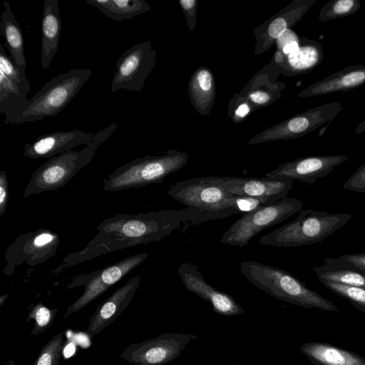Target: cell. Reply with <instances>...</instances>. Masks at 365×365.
Instances as JSON below:
<instances>
[{
	"label": "cell",
	"instance_id": "cell-28",
	"mask_svg": "<svg viewBox=\"0 0 365 365\" xmlns=\"http://www.w3.org/2000/svg\"><path fill=\"white\" fill-rule=\"evenodd\" d=\"M85 2L117 21L130 19L151 9L144 0H85Z\"/></svg>",
	"mask_w": 365,
	"mask_h": 365
},
{
	"label": "cell",
	"instance_id": "cell-40",
	"mask_svg": "<svg viewBox=\"0 0 365 365\" xmlns=\"http://www.w3.org/2000/svg\"><path fill=\"white\" fill-rule=\"evenodd\" d=\"M9 199L8 180L6 171L0 172V217H2L6 209Z\"/></svg>",
	"mask_w": 365,
	"mask_h": 365
},
{
	"label": "cell",
	"instance_id": "cell-31",
	"mask_svg": "<svg viewBox=\"0 0 365 365\" xmlns=\"http://www.w3.org/2000/svg\"><path fill=\"white\" fill-rule=\"evenodd\" d=\"M333 293L349 301L355 308L365 314V288L333 282H323Z\"/></svg>",
	"mask_w": 365,
	"mask_h": 365
},
{
	"label": "cell",
	"instance_id": "cell-29",
	"mask_svg": "<svg viewBox=\"0 0 365 365\" xmlns=\"http://www.w3.org/2000/svg\"><path fill=\"white\" fill-rule=\"evenodd\" d=\"M361 8L359 0H331L320 9L318 21L325 22L352 15Z\"/></svg>",
	"mask_w": 365,
	"mask_h": 365
},
{
	"label": "cell",
	"instance_id": "cell-43",
	"mask_svg": "<svg viewBox=\"0 0 365 365\" xmlns=\"http://www.w3.org/2000/svg\"><path fill=\"white\" fill-rule=\"evenodd\" d=\"M74 351H75V347L73 346V344H69V349H67V347H66V349H64V353H65L66 357H68V356H71V355H73Z\"/></svg>",
	"mask_w": 365,
	"mask_h": 365
},
{
	"label": "cell",
	"instance_id": "cell-27",
	"mask_svg": "<svg viewBox=\"0 0 365 365\" xmlns=\"http://www.w3.org/2000/svg\"><path fill=\"white\" fill-rule=\"evenodd\" d=\"M4 9L0 19V33L5 40V48L10 53L13 61L21 67H26L24 50V36L21 28L15 19L11 6L4 1Z\"/></svg>",
	"mask_w": 365,
	"mask_h": 365
},
{
	"label": "cell",
	"instance_id": "cell-16",
	"mask_svg": "<svg viewBox=\"0 0 365 365\" xmlns=\"http://www.w3.org/2000/svg\"><path fill=\"white\" fill-rule=\"evenodd\" d=\"M294 180L286 176L264 178L225 177L226 190L234 195L252 197L272 203L287 197Z\"/></svg>",
	"mask_w": 365,
	"mask_h": 365
},
{
	"label": "cell",
	"instance_id": "cell-8",
	"mask_svg": "<svg viewBox=\"0 0 365 365\" xmlns=\"http://www.w3.org/2000/svg\"><path fill=\"white\" fill-rule=\"evenodd\" d=\"M148 253L136 254L104 268L75 276L66 289L85 285L82 295L72 303L63 316L65 319L81 310L119 282L133 269L143 263Z\"/></svg>",
	"mask_w": 365,
	"mask_h": 365
},
{
	"label": "cell",
	"instance_id": "cell-34",
	"mask_svg": "<svg viewBox=\"0 0 365 365\" xmlns=\"http://www.w3.org/2000/svg\"><path fill=\"white\" fill-rule=\"evenodd\" d=\"M268 204L270 203L259 198L230 194L224 200L222 206L232 207L239 212L246 213Z\"/></svg>",
	"mask_w": 365,
	"mask_h": 365
},
{
	"label": "cell",
	"instance_id": "cell-20",
	"mask_svg": "<svg viewBox=\"0 0 365 365\" xmlns=\"http://www.w3.org/2000/svg\"><path fill=\"white\" fill-rule=\"evenodd\" d=\"M280 74L270 62L259 71L241 91L254 109L267 106L281 98L286 84L277 81Z\"/></svg>",
	"mask_w": 365,
	"mask_h": 365
},
{
	"label": "cell",
	"instance_id": "cell-6",
	"mask_svg": "<svg viewBox=\"0 0 365 365\" xmlns=\"http://www.w3.org/2000/svg\"><path fill=\"white\" fill-rule=\"evenodd\" d=\"M189 155L169 150L160 155H146L126 163L103 180V189L117 192L161 183L169 175L181 169Z\"/></svg>",
	"mask_w": 365,
	"mask_h": 365
},
{
	"label": "cell",
	"instance_id": "cell-41",
	"mask_svg": "<svg viewBox=\"0 0 365 365\" xmlns=\"http://www.w3.org/2000/svg\"><path fill=\"white\" fill-rule=\"evenodd\" d=\"M339 256L350 261L361 272L365 273V252L355 254H344Z\"/></svg>",
	"mask_w": 365,
	"mask_h": 365
},
{
	"label": "cell",
	"instance_id": "cell-13",
	"mask_svg": "<svg viewBox=\"0 0 365 365\" xmlns=\"http://www.w3.org/2000/svg\"><path fill=\"white\" fill-rule=\"evenodd\" d=\"M197 336L190 334L164 333L129 345L120 358L135 365H163L177 358Z\"/></svg>",
	"mask_w": 365,
	"mask_h": 365
},
{
	"label": "cell",
	"instance_id": "cell-4",
	"mask_svg": "<svg viewBox=\"0 0 365 365\" xmlns=\"http://www.w3.org/2000/svg\"><path fill=\"white\" fill-rule=\"evenodd\" d=\"M117 126L114 122L95 133L92 140L79 151H67L48 159L32 174L23 196L28 197L64 186L91 161L97 148L109 138Z\"/></svg>",
	"mask_w": 365,
	"mask_h": 365
},
{
	"label": "cell",
	"instance_id": "cell-5",
	"mask_svg": "<svg viewBox=\"0 0 365 365\" xmlns=\"http://www.w3.org/2000/svg\"><path fill=\"white\" fill-rule=\"evenodd\" d=\"M352 215L329 213L313 209L302 210L292 222L262 236L264 245L294 247L319 242L344 227Z\"/></svg>",
	"mask_w": 365,
	"mask_h": 365
},
{
	"label": "cell",
	"instance_id": "cell-3",
	"mask_svg": "<svg viewBox=\"0 0 365 365\" xmlns=\"http://www.w3.org/2000/svg\"><path fill=\"white\" fill-rule=\"evenodd\" d=\"M240 271L250 283L277 299L306 308L338 311L331 301L307 287L284 269L254 261H244L240 263Z\"/></svg>",
	"mask_w": 365,
	"mask_h": 365
},
{
	"label": "cell",
	"instance_id": "cell-11",
	"mask_svg": "<svg viewBox=\"0 0 365 365\" xmlns=\"http://www.w3.org/2000/svg\"><path fill=\"white\" fill-rule=\"evenodd\" d=\"M168 195L192 209L221 212L227 192L225 177L209 176L179 181L170 187Z\"/></svg>",
	"mask_w": 365,
	"mask_h": 365
},
{
	"label": "cell",
	"instance_id": "cell-10",
	"mask_svg": "<svg viewBox=\"0 0 365 365\" xmlns=\"http://www.w3.org/2000/svg\"><path fill=\"white\" fill-rule=\"evenodd\" d=\"M344 109L339 102H330L296 114L253 136L249 144L300 138L327 123Z\"/></svg>",
	"mask_w": 365,
	"mask_h": 365
},
{
	"label": "cell",
	"instance_id": "cell-19",
	"mask_svg": "<svg viewBox=\"0 0 365 365\" xmlns=\"http://www.w3.org/2000/svg\"><path fill=\"white\" fill-rule=\"evenodd\" d=\"M140 281V276L133 277L98 307L87 329L91 336L100 333L121 314L131 302Z\"/></svg>",
	"mask_w": 365,
	"mask_h": 365
},
{
	"label": "cell",
	"instance_id": "cell-23",
	"mask_svg": "<svg viewBox=\"0 0 365 365\" xmlns=\"http://www.w3.org/2000/svg\"><path fill=\"white\" fill-rule=\"evenodd\" d=\"M323 58L322 45L314 40L302 37L300 38L299 48L284 56V61L279 66L277 67L271 63L279 73L294 76L312 71L322 63Z\"/></svg>",
	"mask_w": 365,
	"mask_h": 365
},
{
	"label": "cell",
	"instance_id": "cell-42",
	"mask_svg": "<svg viewBox=\"0 0 365 365\" xmlns=\"http://www.w3.org/2000/svg\"><path fill=\"white\" fill-rule=\"evenodd\" d=\"M363 132H365V119L360 122L354 130L355 134H359Z\"/></svg>",
	"mask_w": 365,
	"mask_h": 365
},
{
	"label": "cell",
	"instance_id": "cell-35",
	"mask_svg": "<svg viewBox=\"0 0 365 365\" xmlns=\"http://www.w3.org/2000/svg\"><path fill=\"white\" fill-rule=\"evenodd\" d=\"M255 110L250 101L241 93L236 94L230 101L228 116L232 121L238 123Z\"/></svg>",
	"mask_w": 365,
	"mask_h": 365
},
{
	"label": "cell",
	"instance_id": "cell-21",
	"mask_svg": "<svg viewBox=\"0 0 365 365\" xmlns=\"http://www.w3.org/2000/svg\"><path fill=\"white\" fill-rule=\"evenodd\" d=\"M365 84V65H351L317 81L297 93L302 98L348 91Z\"/></svg>",
	"mask_w": 365,
	"mask_h": 365
},
{
	"label": "cell",
	"instance_id": "cell-14",
	"mask_svg": "<svg viewBox=\"0 0 365 365\" xmlns=\"http://www.w3.org/2000/svg\"><path fill=\"white\" fill-rule=\"evenodd\" d=\"M317 0H294L269 19L254 29L255 54L268 50L287 30L294 26Z\"/></svg>",
	"mask_w": 365,
	"mask_h": 365
},
{
	"label": "cell",
	"instance_id": "cell-2",
	"mask_svg": "<svg viewBox=\"0 0 365 365\" xmlns=\"http://www.w3.org/2000/svg\"><path fill=\"white\" fill-rule=\"evenodd\" d=\"M91 74L88 68L72 69L53 77L31 98L26 95L6 96L0 100L4 123L16 125L56 116L76 97Z\"/></svg>",
	"mask_w": 365,
	"mask_h": 365
},
{
	"label": "cell",
	"instance_id": "cell-18",
	"mask_svg": "<svg viewBox=\"0 0 365 365\" xmlns=\"http://www.w3.org/2000/svg\"><path fill=\"white\" fill-rule=\"evenodd\" d=\"M94 133L79 130L56 131L38 136L33 143L25 144L24 155L31 159L51 158L70 151L74 147L88 144Z\"/></svg>",
	"mask_w": 365,
	"mask_h": 365
},
{
	"label": "cell",
	"instance_id": "cell-25",
	"mask_svg": "<svg viewBox=\"0 0 365 365\" xmlns=\"http://www.w3.org/2000/svg\"><path fill=\"white\" fill-rule=\"evenodd\" d=\"M300 349L313 365H365L362 356L327 342H307Z\"/></svg>",
	"mask_w": 365,
	"mask_h": 365
},
{
	"label": "cell",
	"instance_id": "cell-38",
	"mask_svg": "<svg viewBox=\"0 0 365 365\" xmlns=\"http://www.w3.org/2000/svg\"><path fill=\"white\" fill-rule=\"evenodd\" d=\"M179 4L185 14L188 29L191 31L195 28L197 23V1L179 0Z\"/></svg>",
	"mask_w": 365,
	"mask_h": 365
},
{
	"label": "cell",
	"instance_id": "cell-37",
	"mask_svg": "<svg viewBox=\"0 0 365 365\" xmlns=\"http://www.w3.org/2000/svg\"><path fill=\"white\" fill-rule=\"evenodd\" d=\"M343 188L358 192L365 193V163L361 165L346 181Z\"/></svg>",
	"mask_w": 365,
	"mask_h": 365
},
{
	"label": "cell",
	"instance_id": "cell-1",
	"mask_svg": "<svg viewBox=\"0 0 365 365\" xmlns=\"http://www.w3.org/2000/svg\"><path fill=\"white\" fill-rule=\"evenodd\" d=\"M182 225L179 210H163L138 214H118L103 220L96 235L79 251L68 254L57 273L102 255L150 242H158Z\"/></svg>",
	"mask_w": 365,
	"mask_h": 365
},
{
	"label": "cell",
	"instance_id": "cell-26",
	"mask_svg": "<svg viewBox=\"0 0 365 365\" xmlns=\"http://www.w3.org/2000/svg\"><path fill=\"white\" fill-rule=\"evenodd\" d=\"M188 93L191 103L202 115H207L215 99V81L210 70L205 66L196 69L190 78Z\"/></svg>",
	"mask_w": 365,
	"mask_h": 365
},
{
	"label": "cell",
	"instance_id": "cell-33",
	"mask_svg": "<svg viewBox=\"0 0 365 365\" xmlns=\"http://www.w3.org/2000/svg\"><path fill=\"white\" fill-rule=\"evenodd\" d=\"M57 309H50L41 302L35 304L30 310L27 320L33 319L34 327L31 329L34 336L43 332L50 327L57 313Z\"/></svg>",
	"mask_w": 365,
	"mask_h": 365
},
{
	"label": "cell",
	"instance_id": "cell-39",
	"mask_svg": "<svg viewBox=\"0 0 365 365\" xmlns=\"http://www.w3.org/2000/svg\"><path fill=\"white\" fill-rule=\"evenodd\" d=\"M9 95L27 96L0 70V99Z\"/></svg>",
	"mask_w": 365,
	"mask_h": 365
},
{
	"label": "cell",
	"instance_id": "cell-7",
	"mask_svg": "<svg viewBox=\"0 0 365 365\" xmlns=\"http://www.w3.org/2000/svg\"><path fill=\"white\" fill-rule=\"evenodd\" d=\"M302 207L299 199L284 197L243 213L222 234L220 241L227 245L244 247L263 230L282 222L301 211Z\"/></svg>",
	"mask_w": 365,
	"mask_h": 365
},
{
	"label": "cell",
	"instance_id": "cell-32",
	"mask_svg": "<svg viewBox=\"0 0 365 365\" xmlns=\"http://www.w3.org/2000/svg\"><path fill=\"white\" fill-rule=\"evenodd\" d=\"M64 348V333L55 335L41 349L35 365H58Z\"/></svg>",
	"mask_w": 365,
	"mask_h": 365
},
{
	"label": "cell",
	"instance_id": "cell-24",
	"mask_svg": "<svg viewBox=\"0 0 365 365\" xmlns=\"http://www.w3.org/2000/svg\"><path fill=\"white\" fill-rule=\"evenodd\" d=\"M322 282H333L365 288V273L350 261L339 256L325 257L322 264L313 267Z\"/></svg>",
	"mask_w": 365,
	"mask_h": 365
},
{
	"label": "cell",
	"instance_id": "cell-36",
	"mask_svg": "<svg viewBox=\"0 0 365 365\" xmlns=\"http://www.w3.org/2000/svg\"><path fill=\"white\" fill-rule=\"evenodd\" d=\"M300 38L291 29H287L276 41L277 48L284 56L290 54L299 48Z\"/></svg>",
	"mask_w": 365,
	"mask_h": 365
},
{
	"label": "cell",
	"instance_id": "cell-22",
	"mask_svg": "<svg viewBox=\"0 0 365 365\" xmlns=\"http://www.w3.org/2000/svg\"><path fill=\"white\" fill-rule=\"evenodd\" d=\"M62 23L57 0L43 1L41 20L40 60L43 69H48L57 53Z\"/></svg>",
	"mask_w": 365,
	"mask_h": 365
},
{
	"label": "cell",
	"instance_id": "cell-30",
	"mask_svg": "<svg viewBox=\"0 0 365 365\" xmlns=\"http://www.w3.org/2000/svg\"><path fill=\"white\" fill-rule=\"evenodd\" d=\"M0 70L16 85L20 90L28 94L31 90L29 79L25 74L26 68L17 66L8 56L5 51V46L0 44Z\"/></svg>",
	"mask_w": 365,
	"mask_h": 365
},
{
	"label": "cell",
	"instance_id": "cell-17",
	"mask_svg": "<svg viewBox=\"0 0 365 365\" xmlns=\"http://www.w3.org/2000/svg\"><path fill=\"white\" fill-rule=\"evenodd\" d=\"M348 160L344 155H314L299 158L279 165L265 177L286 176L293 180L312 184L329 174L334 168Z\"/></svg>",
	"mask_w": 365,
	"mask_h": 365
},
{
	"label": "cell",
	"instance_id": "cell-12",
	"mask_svg": "<svg viewBox=\"0 0 365 365\" xmlns=\"http://www.w3.org/2000/svg\"><path fill=\"white\" fill-rule=\"evenodd\" d=\"M156 51L150 41L135 44L124 51L116 62L111 91L140 92L156 63Z\"/></svg>",
	"mask_w": 365,
	"mask_h": 365
},
{
	"label": "cell",
	"instance_id": "cell-44",
	"mask_svg": "<svg viewBox=\"0 0 365 365\" xmlns=\"http://www.w3.org/2000/svg\"><path fill=\"white\" fill-rule=\"evenodd\" d=\"M9 294H3L0 297V304L1 306L4 304V301L7 299Z\"/></svg>",
	"mask_w": 365,
	"mask_h": 365
},
{
	"label": "cell",
	"instance_id": "cell-15",
	"mask_svg": "<svg viewBox=\"0 0 365 365\" xmlns=\"http://www.w3.org/2000/svg\"><path fill=\"white\" fill-rule=\"evenodd\" d=\"M178 273L185 289L208 302L217 314L234 316L245 312L231 296L207 282L196 265L189 262L181 263Z\"/></svg>",
	"mask_w": 365,
	"mask_h": 365
},
{
	"label": "cell",
	"instance_id": "cell-9",
	"mask_svg": "<svg viewBox=\"0 0 365 365\" xmlns=\"http://www.w3.org/2000/svg\"><path fill=\"white\" fill-rule=\"evenodd\" d=\"M60 239L57 233L41 228L20 235L5 252L6 264L3 272L9 276L17 267L26 263L31 267L40 264L57 255Z\"/></svg>",
	"mask_w": 365,
	"mask_h": 365
}]
</instances>
